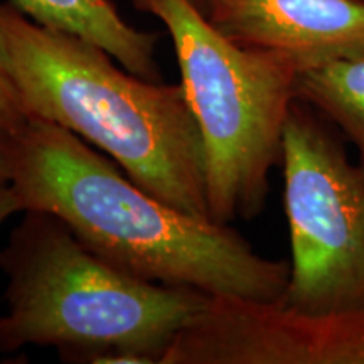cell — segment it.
<instances>
[{
	"label": "cell",
	"instance_id": "cell-1",
	"mask_svg": "<svg viewBox=\"0 0 364 364\" xmlns=\"http://www.w3.org/2000/svg\"><path fill=\"white\" fill-rule=\"evenodd\" d=\"M9 135L22 213L58 216L91 252L136 279L220 297L285 299L290 263L258 255L230 225L156 198L78 135L33 117Z\"/></svg>",
	"mask_w": 364,
	"mask_h": 364
},
{
	"label": "cell",
	"instance_id": "cell-8",
	"mask_svg": "<svg viewBox=\"0 0 364 364\" xmlns=\"http://www.w3.org/2000/svg\"><path fill=\"white\" fill-rule=\"evenodd\" d=\"M44 27L80 36L110 53L127 71L162 81L156 58L159 36L125 21L110 0H9Z\"/></svg>",
	"mask_w": 364,
	"mask_h": 364
},
{
	"label": "cell",
	"instance_id": "cell-10",
	"mask_svg": "<svg viewBox=\"0 0 364 364\" xmlns=\"http://www.w3.org/2000/svg\"><path fill=\"white\" fill-rule=\"evenodd\" d=\"M2 7V4H0ZM27 115L22 110L16 90L9 80L2 63H0V130L14 134L21 125H24Z\"/></svg>",
	"mask_w": 364,
	"mask_h": 364
},
{
	"label": "cell",
	"instance_id": "cell-3",
	"mask_svg": "<svg viewBox=\"0 0 364 364\" xmlns=\"http://www.w3.org/2000/svg\"><path fill=\"white\" fill-rule=\"evenodd\" d=\"M0 353L54 348L73 363L162 364L211 295L154 284L91 252L58 216L24 211L0 252Z\"/></svg>",
	"mask_w": 364,
	"mask_h": 364
},
{
	"label": "cell",
	"instance_id": "cell-11",
	"mask_svg": "<svg viewBox=\"0 0 364 364\" xmlns=\"http://www.w3.org/2000/svg\"><path fill=\"white\" fill-rule=\"evenodd\" d=\"M21 211H22L21 203L19 199H17V194L16 191L12 189V186L11 184L2 186V188H0V230H2V226L6 225L9 218Z\"/></svg>",
	"mask_w": 364,
	"mask_h": 364
},
{
	"label": "cell",
	"instance_id": "cell-5",
	"mask_svg": "<svg viewBox=\"0 0 364 364\" xmlns=\"http://www.w3.org/2000/svg\"><path fill=\"white\" fill-rule=\"evenodd\" d=\"M297 102L280 157L292 250L284 302L312 314L364 309V172Z\"/></svg>",
	"mask_w": 364,
	"mask_h": 364
},
{
	"label": "cell",
	"instance_id": "cell-6",
	"mask_svg": "<svg viewBox=\"0 0 364 364\" xmlns=\"http://www.w3.org/2000/svg\"><path fill=\"white\" fill-rule=\"evenodd\" d=\"M162 364H364V309L312 314L211 295Z\"/></svg>",
	"mask_w": 364,
	"mask_h": 364
},
{
	"label": "cell",
	"instance_id": "cell-12",
	"mask_svg": "<svg viewBox=\"0 0 364 364\" xmlns=\"http://www.w3.org/2000/svg\"><path fill=\"white\" fill-rule=\"evenodd\" d=\"M11 135L0 130V188L11 184Z\"/></svg>",
	"mask_w": 364,
	"mask_h": 364
},
{
	"label": "cell",
	"instance_id": "cell-4",
	"mask_svg": "<svg viewBox=\"0 0 364 364\" xmlns=\"http://www.w3.org/2000/svg\"><path fill=\"white\" fill-rule=\"evenodd\" d=\"M142 12L162 22L174 46L206 154L209 216L221 225L255 218L282 157L299 66L228 39L191 0H147Z\"/></svg>",
	"mask_w": 364,
	"mask_h": 364
},
{
	"label": "cell",
	"instance_id": "cell-9",
	"mask_svg": "<svg viewBox=\"0 0 364 364\" xmlns=\"http://www.w3.org/2000/svg\"><path fill=\"white\" fill-rule=\"evenodd\" d=\"M297 100L341 127L356 147L364 172V54L300 71Z\"/></svg>",
	"mask_w": 364,
	"mask_h": 364
},
{
	"label": "cell",
	"instance_id": "cell-7",
	"mask_svg": "<svg viewBox=\"0 0 364 364\" xmlns=\"http://www.w3.org/2000/svg\"><path fill=\"white\" fill-rule=\"evenodd\" d=\"M204 16L236 44L300 71L364 54V0H208Z\"/></svg>",
	"mask_w": 364,
	"mask_h": 364
},
{
	"label": "cell",
	"instance_id": "cell-13",
	"mask_svg": "<svg viewBox=\"0 0 364 364\" xmlns=\"http://www.w3.org/2000/svg\"><path fill=\"white\" fill-rule=\"evenodd\" d=\"M147 0H132V4H134L135 9H139V11H144V6ZM191 2L194 4L196 7L199 9L203 14H206V7H208V0H191Z\"/></svg>",
	"mask_w": 364,
	"mask_h": 364
},
{
	"label": "cell",
	"instance_id": "cell-2",
	"mask_svg": "<svg viewBox=\"0 0 364 364\" xmlns=\"http://www.w3.org/2000/svg\"><path fill=\"white\" fill-rule=\"evenodd\" d=\"M115 61L11 2L0 7V63L27 118L70 130L150 194L211 220L203 136L182 85L144 80Z\"/></svg>",
	"mask_w": 364,
	"mask_h": 364
}]
</instances>
